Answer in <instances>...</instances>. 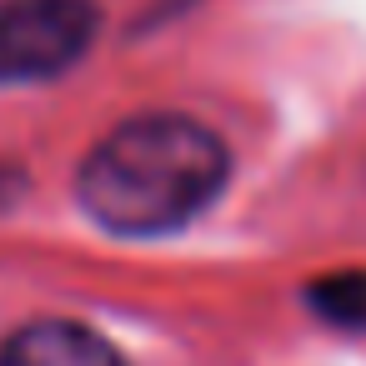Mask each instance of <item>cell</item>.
I'll return each mask as SVG.
<instances>
[{
	"mask_svg": "<svg viewBox=\"0 0 366 366\" xmlns=\"http://www.w3.org/2000/svg\"><path fill=\"white\" fill-rule=\"evenodd\" d=\"M221 136L191 116H136L116 126L76 176L86 216L116 236H171L191 226L226 186Z\"/></svg>",
	"mask_w": 366,
	"mask_h": 366,
	"instance_id": "obj_1",
	"label": "cell"
},
{
	"mask_svg": "<svg viewBox=\"0 0 366 366\" xmlns=\"http://www.w3.org/2000/svg\"><path fill=\"white\" fill-rule=\"evenodd\" d=\"M96 0H0V86L66 76L96 41Z\"/></svg>",
	"mask_w": 366,
	"mask_h": 366,
	"instance_id": "obj_2",
	"label": "cell"
},
{
	"mask_svg": "<svg viewBox=\"0 0 366 366\" xmlns=\"http://www.w3.org/2000/svg\"><path fill=\"white\" fill-rule=\"evenodd\" d=\"M0 366H126V356L81 321H31L0 346Z\"/></svg>",
	"mask_w": 366,
	"mask_h": 366,
	"instance_id": "obj_3",
	"label": "cell"
},
{
	"mask_svg": "<svg viewBox=\"0 0 366 366\" xmlns=\"http://www.w3.org/2000/svg\"><path fill=\"white\" fill-rule=\"evenodd\" d=\"M306 301L321 321H331L341 331H366V271L321 276V281H311Z\"/></svg>",
	"mask_w": 366,
	"mask_h": 366,
	"instance_id": "obj_4",
	"label": "cell"
},
{
	"mask_svg": "<svg viewBox=\"0 0 366 366\" xmlns=\"http://www.w3.org/2000/svg\"><path fill=\"white\" fill-rule=\"evenodd\" d=\"M21 196H26V171L11 166V161H0V211H11Z\"/></svg>",
	"mask_w": 366,
	"mask_h": 366,
	"instance_id": "obj_5",
	"label": "cell"
}]
</instances>
